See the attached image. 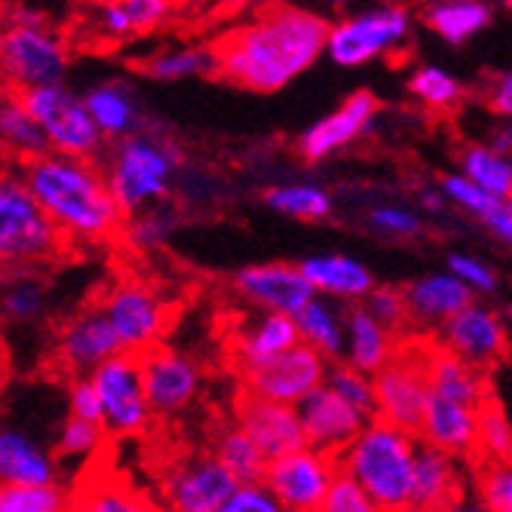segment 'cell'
<instances>
[{
    "instance_id": "6da1fadb",
    "label": "cell",
    "mask_w": 512,
    "mask_h": 512,
    "mask_svg": "<svg viewBox=\"0 0 512 512\" xmlns=\"http://www.w3.org/2000/svg\"><path fill=\"white\" fill-rule=\"evenodd\" d=\"M332 25L298 7H267L215 46V74L252 92H279L329 46Z\"/></svg>"
},
{
    "instance_id": "7a4b0ae2",
    "label": "cell",
    "mask_w": 512,
    "mask_h": 512,
    "mask_svg": "<svg viewBox=\"0 0 512 512\" xmlns=\"http://www.w3.org/2000/svg\"><path fill=\"white\" fill-rule=\"evenodd\" d=\"M19 175L65 237L99 243L120 230L123 209L108 188L105 172H99L89 160L46 154L22 163Z\"/></svg>"
},
{
    "instance_id": "3957f363",
    "label": "cell",
    "mask_w": 512,
    "mask_h": 512,
    "mask_svg": "<svg viewBox=\"0 0 512 512\" xmlns=\"http://www.w3.org/2000/svg\"><path fill=\"white\" fill-rule=\"evenodd\" d=\"M417 442L411 433L384 421H371L356 442L338 457L341 473L350 476L381 512H408L414 497Z\"/></svg>"
},
{
    "instance_id": "277c9868",
    "label": "cell",
    "mask_w": 512,
    "mask_h": 512,
    "mask_svg": "<svg viewBox=\"0 0 512 512\" xmlns=\"http://www.w3.org/2000/svg\"><path fill=\"white\" fill-rule=\"evenodd\" d=\"M178 166H181V154L175 145L169 142L163 145L145 135H132L123 138L120 145H114L105 178L123 215H132L166 200Z\"/></svg>"
},
{
    "instance_id": "5b68a950",
    "label": "cell",
    "mask_w": 512,
    "mask_h": 512,
    "mask_svg": "<svg viewBox=\"0 0 512 512\" xmlns=\"http://www.w3.org/2000/svg\"><path fill=\"white\" fill-rule=\"evenodd\" d=\"M65 249V234L43 212L22 175H7L0 184V258L7 267H37Z\"/></svg>"
},
{
    "instance_id": "8992f818",
    "label": "cell",
    "mask_w": 512,
    "mask_h": 512,
    "mask_svg": "<svg viewBox=\"0 0 512 512\" xmlns=\"http://www.w3.org/2000/svg\"><path fill=\"white\" fill-rule=\"evenodd\" d=\"M0 59L4 74L16 92L62 86L68 68L65 40L46 25L40 13L19 7V19H13L0 40Z\"/></svg>"
},
{
    "instance_id": "52a82bcc",
    "label": "cell",
    "mask_w": 512,
    "mask_h": 512,
    "mask_svg": "<svg viewBox=\"0 0 512 512\" xmlns=\"http://www.w3.org/2000/svg\"><path fill=\"white\" fill-rule=\"evenodd\" d=\"M430 353L433 341H402L396 356L375 375V421L405 433H421L430 405Z\"/></svg>"
},
{
    "instance_id": "ba28073f",
    "label": "cell",
    "mask_w": 512,
    "mask_h": 512,
    "mask_svg": "<svg viewBox=\"0 0 512 512\" xmlns=\"http://www.w3.org/2000/svg\"><path fill=\"white\" fill-rule=\"evenodd\" d=\"M16 99L37 120L53 154L89 160V163L92 157H99L105 135L77 92H71L68 86H43V89L16 92Z\"/></svg>"
},
{
    "instance_id": "9c48e42d",
    "label": "cell",
    "mask_w": 512,
    "mask_h": 512,
    "mask_svg": "<svg viewBox=\"0 0 512 512\" xmlns=\"http://www.w3.org/2000/svg\"><path fill=\"white\" fill-rule=\"evenodd\" d=\"M105 411V430L120 439L142 436L151 427V402L145 390L142 356L120 353L89 375Z\"/></svg>"
},
{
    "instance_id": "30bf717a",
    "label": "cell",
    "mask_w": 512,
    "mask_h": 512,
    "mask_svg": "<svg viewBox=\"0 0 512 512\" xmlns=\"http://www.w3.org/2000/svg\"><path fill=\"white\" fill-rule=\"evenodd\" d=\"M411 31V16L402 7H378L356 13L329 31L325 56L341 68H359L405 43Z\"/></svg>"
},
{
    "instance_id": "8fae6325",
    "label": "cell",
    "mask_w": 512,
    "mask_h": 512,
    "mask_svg": "<svg viewBox=\"0 0 512 512\" xmlns=\"http://www.w3.org/2000/svg\"><path fill=\"white\" fill-rule=\"evenodd\" d=\"M338 476L341 460L307 445L289 457L273 460L267 467L264 485L276 494L286 512H319Z\"/></svg>"
},
{
    "instance_id": "7c38bea8",
    "label": "cell",
    "mask_w": 512,
    "mask_h": 512,
    "mask_svg": "<svg viewBox=\"0 0 512 512\" xmlns=\"http://www.w3.org/2000/svg\"><path fill=\"white\" fill-rule=\"evenodd\" d=\"M329 368H332L329 359H325L319 350L298 344L295 350H289L283 356L243 371L246 393L267 399V402L298 408L310 393L325 387V381H329Z\"/></svg>"
},
{
    "instance_id": "4fadbf2b",
    "label": "cell",
    "mask_w": 512,
    "mask_h": 512,
    "mask_svg": "<svg viewBox=\"0 0 512 512\" xmlns=\"http://www.w3.org/2000/svg\"><path fill=\"white\" fill-rule=\"evenodd\" d=\"M111 319L114 332L123 344V353L145 356L160 347L166 329V307L163 301L142 283H120L102 304Z\"/></svg>"
},
{
    "instance_id": "5bb4252c",
    "label": "cell",
    "mask_w": 512,
    "mask_h": 512,
    "mask_svg": "<svg viewBox=\"0 0 512 512\" xmlns=\"http://www.w3.org/2000/svg\"><path fill=\"white\" fill-rule=\"evenodd\" d=\"M240 482L230 476L218 457L181 460L163 479L166 512H218Z\"/></svg>"
},
{
    "instance_id": "9a60e30c",
    "label": "cell",
    "mask_w": 512,
    "mask_h": 512,
    "mask_svg": "<svg viewBox=\"0 0 512 512\" xmlns=\"http://www.w3.org/2000/svg\"><path fill=\"white\" fill-rule=\"evenodd\" d=\"M439 347H445L448 353H454L467 365L485 371L506 356L509 335H506V325L497 310L473 301L467 310H460L442 329Z\"/></svg>"
},
{
    "instance_id": "2e32d148",
    "label": "cell",
    "mask_w": 512,
    "mask_h": 512,
    "mask_svg": "<svg viewBox=\"0 0 512 512\" xmlns=\"http://www.w3.org/2000/svg\"><path fill=\"white\" fill-rule=\"evenodd\" d=\"M298 414L304 424L307 445L325 454H335V457H341L356 442V436L371 424L368 414L347 405L329 387H319L316 393H310L298 405Z\"/></svg>"
},
{
    "instance_id": "e0dca14e",
    "label": "cell",
    "mask_w": 512,
    "mask_h": 512,
    "mask_svg": "<svg viewBox=\"0 0 512 512\" xmlns=\"http://www.w3.org/2000/svg\"><path fill=\"white\" fill-rule=\"evenodd\" d=\"M237 292L264 313L298 316L316 295L301 267L292 264H255L237 273Z\"/></svg>"
},
{
    "instance_id": "ac0fdd59",
    "label": "cell",
    "mask_w": 512,
    "mask_h": 512,
    "mask_svg": "<svg viewBox=\"0 0 512 512\" xmlns=\"http://www.w3.org/2000/svg\"><path fill=\"white\" fill-rule=\"evenodd\" d=\"M237 427L264 451L270 463L307 448L301 414L292 405H279V402H267V399L243 393L237 405Z\"/></svg>"
},
{
    "instance_id": "d6986e66",
    "label": "cell",
    "mask_w": 512,
    "mask_h": 512,
    "mask_svg": "<svg viewBox=\"0 0 512 512\" xmlns=\"http://www.w3.org/2000/svg\"><path fill=\"white\" fill-rule=\"evenodd\" d=\"M56 350H59V362L68 371H74L80 378H89L96 368L120 356L123 344L114 332L111 319L105 316V310L96 307V310H83L65 325Z\"/></svg>"
},
{
    "instance_id": "ffe728a7",
    "label": "cell",
    "mask_w": 512,
    "mask_h": 512,
    "mask_svg": "<svg viewBox=\"0 0 512 512\" xmlns=\"http://www.w3.org/2000/svg\"><path fill=\"white\" fill-rule=\"evenodd\" d=\"M142 371H145V390L154 414H175L181 408H188L200 390L197 362L163 344L142 356Z\"/></svg>"
},
{
    "instance_id": "44dd1931",
    "label": "cell",
    "mask_w": 512,
    "mask_h": 512,
    "mask_svg": "<svg viewBox=\"0 0 512 512\" xmlns=\"http://www.w3.org/2000/svg\"><path fill=\"white\" fill-rule=\"evenodd\" d=\"M378 114V99L371 96L368 89H359L353 96L338 108L332 111L329 117H322L319 123H313L301 138H298V151L307 163H316V160H325L332 157L335 151L347 148L350 142L371 126Z\"/></svg>"
},
{
    "instance_id": "7402d4cb",
    "label": "cell",
    "mask_w": 512,
    "mask_h": 512,
    "mask_svg": "<svg viewBox=\"0 0 512 512\" xmlns=\"http://www.w3.org/2000/svg\"><path fill=\"white\" fill-rule=\"evenodd\" d=\"M479 414H482V408L430 393V405H427L424 427H421V442H427L451 457H473V454H479Z\"/></svg>"
},
{
    "instance_id": "603a6c76",
    "label": "cell",
    "mask_w": 512,
    "mask_h": 512,
    "mask_svg": "<svg viewBox=\"0 0 512 512\" xmlns=\"http://www.w3.org/2000/svg\"><path fill=\"white\" fill-rule=\"evenodd\" d=\"M408 319L424 329H445V325L473 304V292L454 273H430L414 279L405 289Z\"/></svg>"
},
{
    "instance_id": "cb8c5ba5",
    "label": "cell",
    "mask_w": 512,
    "mask_h": 512,
    "mask_svg": "<svg viewBox=\"0 0 512 512\" xmlns=\"http://www.w3.org/2000/svg\"><path fill=\"white\" fill-rule=\"evenodd\" d=\"M463 497L457 460L427 442H417L414 460V497L411 509L417 512H445Z\"/></svg>"
},
{
    "instance_id": "d4e9b609",
    "label": "cell",
    "mask_w": 512,
    "mask_h": 512,
    "mask_svg": "<svg viewBox=\"0 0 512 512\" xmlns=\"http://www.w3.org/2000/svg\"><path fill=\"white\" fill-rule=\"evenodd\" d=\"M304 270V276L310 279V286L316 289V295L325 298H338V301H365L371 292H375V276L371 270L341 252L332 255H310L298 264Z\"/></svg>"
},
{
    "instance_id": "484cf974",
    "label": "cell",
    "mask_w": 512,
    "mask_h": 512,
    "mask_svg": "<svg viewBox=\"0 0 512 512\" xmlns=\"http://www.w3.org/2000/svg\"><path fill=\"white\" fill-rule=\"evenodd\" d=\"M56 476H59L56 460L28 433L13 427L0 433V479H4V485L50 488L56 485Z\"/></svg>"
},
{
    "instance_id": "4316f807",
    "label": "cell",
    "mask_w": 512,
    "mask_h": 512,
    "mask_svg": "<svg viewBox=\"0 0 512 512\" xmlns=\"http://www.w3.org/2000/svg\"><path fill=\"white\" fill-rule=\"evenodd\" d=\"M344 322H347L344 362L353 365L356 371H362V375L375 378L399 350V344L393 341V332L387 325H381L365 307H350L344 313Z\"/></svg>"
},
{
    "instance_id": "83f0119b",
    "label": "cell",
    "mask_w": 512,
    "mask_h": 512,
    "mask_svg": "<svg viewBox=\"0 0 512 512\" xmlns=\"http://www.w3.org/2000/svg\"><path fill=\"white\" fill-rule=\"evenodd\" d=\"M298 344H301V332H298L295 316L261 313L237 335V356H240L243 371H249L295 350Z\"/></svg>"
},
{
    "instance_id": "f1b7e54d",
    "label": "cell",
    "mask_w": 512,
    "mask_h": 512,
    "mask_svg": "<svg viewBox=\"0 0 512 512\" xmlns=\"http://www.w3.org/2000/svg\"><path fill=\"white\" fill-rule=\"evenodd\" d=\"M430 393H439L445 399L473 405V408H485L491 402L485 371L457 359L436 341H433V353H430Z\"/></svg>"
},
{
    "instance_id": "f546056e",
    "label": "cell",
    "mask_w": 512,
    "mask_h": 512,
    "mask_svg": "<svg viewBox=\"0 0 512 512\" xmlns=\"http://www.w3.org/2000/svg\"><path fill=\"white\" fill-rule=\"evenodd\" d=\"M169 13L172 7L163 0H114V4L96 7V16L89 19V25L105 40H126L154 31L166 22Z\"/></svg>"
},
{
    "instance_id": "4dcf8cb0",
    "label": "cell",
    "mask_w": 512,
    "mask_h": 512,
    "mask_svg": "<svg viewBox=\"0 0 512 512\" xmlns=\"http://www.w3.org/2000/svg\"><path fill=\"white\" fill-rule=\"evenodd\" d=\"M71 512H166L120 476H89L71 494Z\"/></svg>"
},
{
    "instance_id": "1f68e13d",
    "label": "cell",
    "mask_w": 512,
    "mask_h": 512,
    "mask_svg": "<svg viewBox=\"0 0 512 512\" xmlns=\"http://www.w3.org/2000/svg\"><path fill=\"white\" fill-rule=\"evenodd\" d=\"M494 19V7L482 0H439L424 10V22L448 43H467L485 31Z\"/></svg>"
},
{
    "instance_id": "d6a6232c",
    "label": "cell",
    "mask_w": 512,
    "mask_h": 512,
    "mask_svg": "<svg viewBox=\"0 0 512 512\" xmlns=\"http://www.w3.org/2000/svg\"><path fill=\"white\" fill-rule=\"evenodd\" d=\"M83 102L105 138H132V129L138 126V111L129 86L117 80L99 83L86 92Z\"/></svg>"
},
{
    "instance_id": "836d02e7",
    "label": "cell",
    "mask_w": 512,
    "mask_h": 512,
    "mask_svg": "<svg viewBox=\"0 0 512 512\" xmlns=\"http://www.w3.org/2000/svg\"><path fill=\"white\" fill-rule=\"evenodd\" d=\"M298 332H301V344L319 350L325 359H338L347 350V322L344 316L335 310V304L313 298L298 316Z\"/></svg>"
},
{
    "instance_id": "e575fe53",
    "label": "cell",
    "mask_w": 512,
    "mask_h": 512,
    "mask_svg": "<svg viewBox=\"0 0 512 512\" xmlns=\"http://www.w3.org/2000/svg\"><path fill=\"white\" fill-rule=\"evenodd\" d=\"M0 135H4L7 151L19 157V166L53 154L43 129L37 126V120L25 111V105L16 96H10L4 102V108H0Z\"/></svg>"
},
{
    "instance_id": "d590c367",
    "label": "cell",
    "mask_w": 512,
    "mask_h": 512,
    "mask_svg": "<svg viewBox=\"0 0 512 512\" xmlns=\"http://www.w3.org/2000/svg\"><path fill=\"white\" fill-rule=\"evenodd\" d=\"M460 172L476 181L482 191L494 194L497 200H512V160L497 154L491 145H473L460 157Z\"/></svg>"
},
{
    "instance_id": "8d00e7d4",
    "label": "cell",
    "mask_w": 512,
    "mask_h": 512,
    "mask_svg": "<svg viewBox=\"0 0 512 512\" xmlns=\"http://www.w3.org/2000/svg\"><path fill=\"white\" fill-rule=\"evenodd\" d=\"M215 457L221 460V467L234 476L240 485H255V482H264L267 476V467L270 460L264 457V451L240 430H227L221 439H218V448H215Z\"/></svg>"
},
{
    "instance_id": "74e56055",
    "label": "cell",
    "mask_w": 512,
    "mask_h": 512,
    "mask_svg": "<svg viewBox=\"0 0 512 512\" xmlns=\"http://www.w3.org/2000/svg\"><path fill=\"white\" fill-rule=\"evenodd\" d=\"M264 203L279 215L301 221H319L332 212V197L316 184H279L264 194Z\"/></svg>"
},
{
    "instance_id": "f35d334b",
    "label": "cell",
    "mask_w": 512,
    "mask_h": 512,
    "mask_svg": "<svg viewBox=\"0 0 512 512\" xmlns=\"http://www.w3.org/2000/svg\"><path fill=\"white\" fill-rule=\"evenodd\" d=\"M142 71L154 80H184L215 71V50L203 46H178V50H163L142 62Z\"/></svg>"
},
{
    "instance_id": "ab89813d",
    "label": "cell",
    "mask_w": 512,
    "mask_h": 512,
    "mask_svg": "<svg viewBox=\"0 0 512 512\" xmlns=\"http://www.w3.org/2000/svg\"><path fill=\"white\" fill-rule=\"evenodd\" d=\"M408 89L417 102H424L433 111H448L463 99V86L448 71L433 68V65L417 68L408 80Z\"/></svg>"
},
{
    "instance_id": "60d3db41",
    "label": "cell",
    "mask_w": 512,
    "mask_h": 512,
    "mask_svg": "<svg viewBox=\"0 0 512 512\" xmlns=\"http://www.w3.org/2000/svg\"><path fill=\"white\" fill-rule=\"evenodd\" d=\"M71 497L59 488H31V485H4L0 488V512H68Z\"/></svg>"
},
{
    "instance_id": "b9f144b4",
    "label": "cell",
    "mask_w": 512,
    "mask_h": 512,
    "mask_svg": "<svg viewBox=\"0 0 512 512\" xmlns=\"http://www.w3.org/2000/svg\"><path fill=\"white\" fill-rule=\"evenodd\" d=\"M325 387L375 421V378L371 375H362V371H356L353 365L338 362L329 368V381H325Z\"/></svg>"
},
{
    "instance_id": "7bdbcfd3",
    "label": "cell",
    "mask_w": 512,
    "mask_h": 512,
    "mask_svg": "<svg viewBox=\"0 0 512 512\" xmlns=\"http://www.w3.org/2000/svg\"><path fill=\"white\" fill-rule=\"evenodd\" d=\"M442 194H445L454 206H460L463 212H470V215H476V218H482V221H491L497 212L506 209L503 200H497L494 194L482 191L479 184L470 181L463 172H454V175H445V178H442Z\"/></svg>"
},
{
    "instance_id": "ee69618b",
    "label": "cell",
    "mask_w": 512,
    "mask_h": 512,
    "mask_svg": "<svg viewBox=\"0 0 512 512\" xmlns=\"http://www.w3.org/2000/svg\"><path fill=\"white\" fill-rule=\"evenodd\" d=\"M479 454L485 463L512 460V424L494 399L479 414Z\"/></svg>"
},
{
    "instance_id": "f6af8a7d",
    "label": "cell",
    "mask_w": 512,
    "mask_h": 512,
    "mask_svg": "<svg viewBox=\"0 0 512 512\" xmlns=\"http://www.w3.org/2000/svg\"><path fill=\"white\" fill-rule=\"evenodd\" d=\"M105 436H108V430L102 424H89V421H80V417L68 414V421L59 430L56 451H59V457H96V451L105 445Z\"/></svg>"
},
{
    "instance_id": "bcb514c9",
    "label": "cell",
    "mask_w": 512,
    "mask_h": 512,
    "mask_svg": "<svg viewBox=\"0 0 512 512\" xmlns=\"http://www.w3.org/2000/svg\"><path fill=\"white\" fill-rule=\"evenodd\" d=\"M479 497L485 512H512V460L485 463L479 473Z\"/></svg>"
},
{
    "instance_id": "7dc6e473",
    "label": "cell",
    "mask_w": 512,
    "mask_h": 512,
    "mask_svg": "<svg viewBox=\"0 0 512 512\" xmlns=\"http://www.w3.org/2000/svg\"><path fill=\"white\" fill-rule=\"evenodd\" d=\"M169 230H172V218H169L166 212L154 209V212L135 215V218L129 221V227H126V240H129L132 249L148 252V249H157V246L166 243Z\"/></svg>"
},
{
    "instance_id": "c3c4849f",
    "label": "cell",
    "mask_w": 512,
    "mask_h": 512,
    "mask_svg": "<svg viewBox=\"0 0 512 512\" xmlns=\"http://www.w3.org/2000/svg\"><path fill=\"white\" fill-rule=\"evenodd\" d=\"M448 273H454L473 295H476V292H479V295L497 292V273H494L485 261L473 258V255L451 252V255H448Z\"/></svg>"
},
{
    "instance_id": "681fc988",
    "label": "cell",
    "mask_w": 512,
    "mask_h": 512,
    "mask_svg": "<svg viewBox=\"0 0 512 512\" xmlns=\"http://www.w3.org/2000/svg\"><path fill=\"white\" fill-rule=\"evenodd\" d=\"M46 307V295L40 292L37 283L31 279H19V283H10L7 286V295H4V310L10 319H19V322H31L43 313Z\"/></svg>"
},
{
    "instance_id": "f907efd6",
    "label": "cell",
    "mask_w": 512,
    "mask_h": 512,
    "mask_svg": "<svg viewBox=\"0 0 512 512\" xmlns=\"http://www.w3.org/2000/svg\"><path fill=\"white\" fill-rule=\"evenodd\" d=\"M319 512H381V506L371 500L350 476L341 473Z\"/></svg>"
},
{
    "instance_id": "816d5d0a",
    "label": "cell",
    "mask_w": 512,
    "mask_h": 512,
    "mask_svg": "<svg viewBox=\"0 0 512 512\" xmlns=\"http://www.w3.org/2000/svg\"><path fill=\"white\" fill-rule=\"evenodd\" d=\"M365 310L375 316L381 325H387L390 332H396L399 325L408 322L405 292H396V289H375V292L365 298Z\"/></svg>"
},
{
    "instance_id": "f5cc1de1",
    "label": "cell",
    "mask_w": 512,
    "mask_h": 512,
    "mask_svg": "<svg viewBox=\"0 0 512 512\" xmlns=\"http://www.w3.org/2000/svg\"><path fill=\"white\" fill-rule=\"evenodd\" d=\"M218 512H286V509L264 482H255V485H240L234 491V497H230Z\"/></svg>"
},
{
    "instance_id": "db71d44e",
    "label": "cell",
    "mask_w": 512,
    "mask_h": 512,
    "mask_svg": "<svg viewBox=\"0 0 512 512\" xmlns=\"http://www.w3.org/2000/svg\"><path fill=\"white\" fill-rule=\"evenodd\" d=\"M68 411H71V417H80V421L105 427L102 399H99V393H96V387H92L89 378L71 381V387H68Z\"/></svg>"
},
{
    "instance_id": "11a10c76",
    "label": "cell",
    "mask_w": 512,
    "mask_h": 512,
    "mask_svg": "<svg viewBox=\"0 0 512 512\" xmlns=\"http://www.w3.org/2000/svg\"><path fill=\"white\" fill-rule=\"evenodd\" d=\"M371 224L390 237H414L421 230V218L402 206H375L371 209Z\"/></svg>"
},
{
    "instance_id": "9f6ffc18",
    "label": "cell",
    "mask_w": 512,
    "mask_h": 512,
    "mask_svg": "<svg viewBox=\"0 0 512 512\" xmlns=\"http://www.w3.org/2000/svg\"><path fill=\"white\" fill-rule=\"evenodd\" d=\"M488 102L500 117L512 120V71H506L503 77L494 80V86L488 92Z\"/></svg>"
},
{
    "instance_id": "6f0895ef",
    "label": "cell",
    "mask_w": 512,
    "mask_h": 512,
    "mask_svg": "<svg viewBox=\"0 0 512 512\" xmlns=\"http://www.w3.org/2000/svg\"><path fill=\"white\" fill-rule=\"evenodd\" d=\"M488 227H491V234L500 240V243H506L509 249H512V212H509V206L503 209V212H497L491 221H485Z\"/></svg>"
},
{
    "instance_id": "680465c9",
    "label": "cell",
    "mask_w": 512,
    "mask_h": 512,
    "mask_svg": "<svg viewBox=\"0 0 512 512\" xmlns=\"http://www.w3.org/2000/svg\"><path fill=\"white\" fill-rule=\"evenodd\" d=\"M491 148H494L497 154H503V157H509V154H512V123L494 132V142H491Z\"/></svg>"
},
{
    "instance_id": "91938a15",
    "label": "cell",
    "mask_w": 512,
    "mask_h": 512,
    "mask_svg": "<svg viewBox=\"0 0 512 512\" xmlns=\"http://www.w3.org/2000/svg\"><path fill=\"white\" fill-rule=\"evenodd\" d=\"M417 200H421V206H424V209L439 212V209H442V203H445V194H442V191H421V197H417Z\"/></svg>"
},
{
    "instance_id": "94428289",
    "label": "cell",
    "mask_w": 512,
    "mask_h": 512,
    "mask_svg": "<svg viewBox=\"0 0 512 512\" xmlns=\"http://www.w3.org/2000/svg\"><path fill=\"white\" fill-rule=\"evenodd\" d=\"M445 512H485V506H479V503H473V500H467V497H460L451 509H445Z\"/></svg>"
},
{
    "instance_id": "6125c7cd",
    "label": "cell",
    "mask_w": 512,
    "mask_h": 512,
    "mask_svg": "<svg viewBox=\"0 0 512 512\" xmlns=\"http://www.w3.org/2000/svg\"><path fill=\"white\" fill-rule=\"evenodd\" d=\"M506 313H509V322H512V304H509V310H506Z\"/></svg>"
},
{
    "instance_id": "be15d7a7",
    "label": "cell",
    "mask_w": 512,
    "mask_h": 512,
    "mask_svg": "<svg viewBox=\"0 0 512 512\" xmlns=\"http://www.w3.org/2000/svg\"><path fill=\"white\" fill-rule=\"evenodd\" d=\"M506 206H509V212H512V200H509V203H506Z\"/></svg>"
},
{
    "instance_id": "e7e4bbea",
    "label": "cell",
    "mask_w": 512,
    "mask_h": 512,
    "mask_svg": "<svg viewBox=\"0 0 512 512\" xmlns=\"http://www.w3.org/2000/svg\"><path fill=\"white\" fill-rule=\"evenodd\" d=\"M408 512H417V509H408Z\"/></svg>"
},
{
    "instance_id": "03108f58",
    "label": "cell",
    "mask_w": 512,
    "mask_h": 512,
    "mask_svg": "<svg viewBox=\"0 0 512 512\" xmlns=\"http://www.w3.org/2000/svg\"><path fill=\"white\" fill-rule=\"evenodd\" d=\"M68 512H71V509H68Z\"/></svg>"
}]
</instances>
